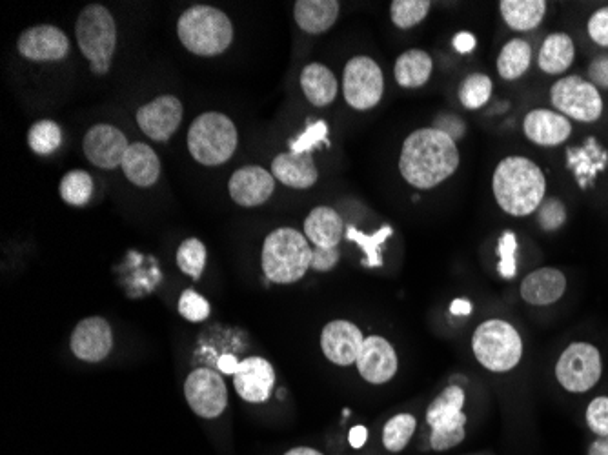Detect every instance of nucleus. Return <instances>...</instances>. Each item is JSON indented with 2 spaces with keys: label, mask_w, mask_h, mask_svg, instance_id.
I'll use <instances>...</instances> for the list:
<instances>
[{
  "label": "nucleus",
  "mask_w": 608,
  "mask_h": 455,
  "mask_svg": "<svg viewBox=\"0 0 608 455\" xmlns=\"http://www.w3.org/2000/svg\"><path fill=\"white\" fill-rule=\"evenodd\" d=\"M459 162L456 141L432 126L406 137L399 155V172L417 190H432L457 172Z\"/></svg>",
  "instance_id": "f257e3e1"
},
{
  "label": "nucleus",
  "mask_w": 608,
  "mask_h": 455,
  "mask_svg": "<svg viewBox=\"0 0 608 455\" xmlns=\"http://www.w3.org/2000/svg\"><path fill=\"white\" fill-rule=\"evenodd\" d=\"M492 192L503 212L528 217L547 199V177L536 162L512 155L497 164Z\"/></svg>",
  "instance_id": "f03ea898"
},
{
  "label": "nucleus",
  "mask_w": 608,
  "mask_h": 455,
  "mask_svg": "<svg viewBox=\"0 0 608 455\" xmlns=\"http://www.w3.org/2000/svg\"><path fill=\"white\" fill-rule=\"evenodd\" d=\"M312 253L306 235L294 228H277L264 239V275L272 283H297L310 270Z\"/></svg>",
  "instance_id": "7ed1b4c3"
},
{
  "label": "nucleus",
  "mask_w": 608,
  "mask_h": 455,
  "mask_svg": "<svg viewBox=\"0 0 608 455\" xmlns=\"http://www.w3.org/2000/svg\"><path fill=\"white\" fill-rule=\"evenodd\" d=\"M177 35L193 55L215 57L230 48L234 41V26L217 8L192 6L181 15Z\"/></svg>",
  "instance_id": "20e7f679"
},
{
  "label": "nucleus",
  "mask_w": 608,
  "mask_h": 455,
  "mask_svg": "<svg viewBox=\"0 0 608 455\" xmlns=\"http://www.w3.org/2000/svg\"><path fill=\"white\" fill-rule=\"evenodd\" d=\"M472 352L481 366L494 374H505L521 363L523 339L512 324L490 319L479 324L472 335Z\"/></svg>",
  "instance_id": "39448f33"
},
{
  "label": "nucleus",
  "mask_w": 608,
  "mask_h": 455,
  "mask_svg": "<svg viewBox=\"0 0 608 455\" xmlns=\"http://www.w3.org/2000/svg\"><path fill=\"white\" fill-rule=\"evenodd\" d=\"M75 35L82 55L92 62L93 73H108L117 46V26L108 8L101 4L86 6L75 24Z\"/></svg>",
  "instance_id": "423d86ee"
},
{
  "label": "nucleus",
  "mask_w": 608,
  "mask_h": 455,
  "mask_svg": "<svg viewBox=\"0 0 608 455\" xmlns=\"http://www.w3.org/2000/svg\"><path fill=\"white\" fill-rule=\"evenodd\" d=\"M235 148V124L223 113H203L192 122L188 132V150L195 161L204 166H219L232 159Z\"/></svg>",
  "instance_id": "0eeeda50"
},
{
  "label": "nucleus",
  "mask_w": 608,
  "mask_h": 455,
  "mask_svg": "<svg viewBox=\"0 0 608 455\" xmlns=\"http://www.w3.org/2000/svg\"><path fill=\"white\" fill-rule=\"evenodd\" d=\"M467 395L461 386H446L426 410V423L430 426V446L437 452L456 448L467 435L465 415Z\"/></svg>",
  "instance_id": "6e6552de"
},
{
  "label": "nucleus",
  "mask_w": 608,
  "mask_h": 455,
  "mask_svg": "<svg viewBox=\"0 0 608 455\" xmlns=\"http://www.w3.org/2000/svg\"><path fill=\"white\" fill-rule=\"evenodd\" d=\"M550 102L556 112L570 121L592 124L601 119L605 102L598 88L579 75H567L550 88Z\"/></svg>",
  "instance_id": "1a4fd4ad"
},
{
  "label": "nucleus",
  "mask_w": 608,
  "mask_h": 455,
  "mask_svg": "<svg viewBox=\"0 0 608 455\" xmlns=\"http://www.w3.org/2000/svg\"><path fill=\"white\" fill-rule=\"evenodd\" d=\"M603 374L601 354L594 344H568L556 363V379L570 394H587Z\"/></svg>",
  "instance_id": "9d476101"
},
{
  "label": "nucleus",
  "mask_w": 608,
  "mask_h": 455,
  "mask_svg": "<svg viewBox=\"0 0 608 455\" xmlns=\"http://www.w3.org/2000/svg\"><path fill=\"white\" fill-rule=\"evenodd\" d=\"M345 101L359 112L375 108L385 93V77L381 66L365 55L350 59L343 71Z\"/></svg>",
  "instance_id": "9b49d317"
},
{
  "label": "nucleus",
  "mask_w": 608,
  "mask_h": 455,
  "mask_svg": "<svg viewBox=\"0 0 608 455\" xmlns=\"http://www.w3.org/2000/svg\"><path fill=\"white\" fill-rule=\"evenodd\" d=\"M184 395L193 412L204 419L219 417L228 405V392L223 377L210 368H199L188 375L184 383Z\"/></svg>",
  "instance_id": "f8f14e48"
},
{
  "label": "nucleus",
  "mask_w": 608,
  "mask_h": 455,
  "mask_svg": "<svg viewBox=\"0 0 608 455\" xmlns=\"http://www.w3.org/2000/svg\"><path fill=\"white\" fill-rule=\"evenodd\" d=\"M130 144L126 135L112 124H97L86 133L82 150L88 161L102 170H113L121 166Z\"/></svg>",
  "instance_id": "ddd939ff"
},
{
  "label": "nucleus",
  "mask_w": 608,
  "mask_h": 455,
  "mask_svg": "<svg viewBox=\"0 0 608 455\" xmlns=\"http://www.w3.org/2000/svg\"><path fill=\"white\" fill-rule=\"evenodd\" d=\"M137 122L142 132L153 141H168L183 122V104L173 95L157 97L139 108Z\"/></svg>",
  "instance_id": "4468645a"
},
{
  "label": "nucleus",
  "mask_w": 608,
  "mask_h": 455,
  "mask_svg": "<svg viewBox=\"0 0 608 455\" xmlns=\"http://www.w3.org/2000/svg\"><path fill=\"white\" fill-rule=\"evenodd\" d=\"M357 370L372 385H385L397 374V354L385 337H366L357 355Z\"/></svg>",
  "instance_id": "2eb2a0df"
},
{
  "label": "nucleus",
  "mask_w": 608,
  "mask_h": 455,
  "mask_svg": "<svg viewBox=\"0 0 608 455\" xmlns=\"http://www.w3.org/2000/svg\"><path fill=\"white\" fill-rule=\"evenodd\" d=\"M19 53L28 61H62L70 53V41L66 33L55 26H35L22 33Z\"/></svg>",
  "instance_id": "dca6fc26"
},
{
  "label": "nucleus",
  "mask_w": 608,
  "mask_h": 455,
  "mask_svg": "<svg viewBox=\"0 0 608 455\" xmlns=\"http://www.w3.org/2000/svg\"><path fill=\"white\" fill-rule=\"evenodd\" d=\"M112 348V328L102 317L84 319L71 335V352L88 363H99L106 359Z\"/></svg>",
  "instance_id": "f3484780"
},
{
  "label": "nucleus",
  "mask_w": 608,
  "mask_h": 455,
  "mask_svg": "<svg viewBox=\"0 0 608 455\" xmlns=\"http://www.w3.org/2000/svg\"><path fill=\"white\" fill-rule=\"evenodd\" d=\"M365 343L363 332L348 321H332L321 334V348L328 361L337 366H350L357 361L361 346Z\"/></svg>",
  "instance_id": "a211bd4d"
},
{
  "label": "nucleus",
  "mask_w": 608,
  "mask_h": 455,
  "mask_svg": "<svg viewBox=\"0 0 608 455\" xmlns=\"http://www.w3.org/2000/svg\"><path fill=\"white\" fill-rule=\"evenodd\" d=\"M275 385L274 366L263 357H248L234 374L237 394L248 403H264L270 399Z\"/></svg>",
  "instance_id": "6ab92c4d"
},
{
  "label": "nucleus",
  "mask_w": 608,
  "mask_h": 455,
  "mask_svg": "<svg viewBox=\"0 0 608 455\" xmlns=\"http://www.w3.org/2000/svg\"><path fill=\"white\" fill-rule=\"evenodd\" d=\"M523 133L528 141L538 146L556 148L567 142L572 135V122L556 110L538 108L525 115Z\"/></svg>",
  "instance_id": "aec40b11"
},
{
  "label": "nucleus",
  "mask_w": 608,
  "mask_h": 455,
  "mask_svg": "<svg viewBox=\"0 0 608 455\" xmlns=\"http://www.w3.org/2000/svg\"><path fill=\"white\" fill-rule=\"evenodd\" d=\"M275 177L261 166H244L232 175L228 190L239 206L254 208L266 203L275 190Z\"/></svg>",
  "instance_id": "412c9836"
},
{
  "label": "nucleus",
  "mask_w": 608,
  "mask_h": 455,
  "mask_svg": "<svg viewBox=\"0 0 608 455\" xmlns=\"http://www.w3.org/2000/svg\"><path fill=\"white\" fill-rule=\"evenodd\" d=\"M567 292V277L558 268H539L523 279L519 294L530 306H550L558 303Z\"/></svg>",
  "instance_id": "4be33fe9"
},
{
  "label": "nucleus",
  "mask_w": 608,
  "mask_h": 455,
  "mask_svg": "<svg viewBox=\"0 0 608 455\" xmlns=\"http://www.w3.org/2000/svg\"><path fill=\"white\" fill-rule=\"evenodd\" d=\"M275 181L283 182L295 190L312 188L319 179L312 153H281L272 162Z\"/></svg>",
  "instance_id": "5701e85b"
},
{
  "label": "nucleus",
  "mask_w": 608,
  "mask_h": 455,
  "mask_svg": "<svg viewBox=\"0 0 608 455\" xmlns=\"http://www.w3.org/2000/svg\"><path fill=\"white\" fill-rule=\"evenodd\" d=\"M122 172L128 181L139 188H150L161 175V161L157 153L144 142H133L124 155Z\"/></svg>",
  "instance_id": "b1692460"
},
{
  "label": "nucleus",
  "mask_w": 608,
  "mask_h": 455,
  "mask_svg": "<svg viewBox=\"0 0 608 455\" xmlns=\"http://www.w3.org/2000/svg\"><path fill=\"white\" fill-rule=\"evenodd\" d=\"M304 235L319 248H335L345 237V223L332 208L319 206L306 217Z\"/></svg>",
  "instance_id": "393cba45"
},
{
  "label": "nucleus",
  "mask_w": 608,
  "mask_h": 455,
  "mask_svg": "<svg viewBox=\"0 0 608 455\" xmlns=\"http://www.w3.org/2000/svg\"><path fill=\"white\" fill-rule=\"evenodd\" d=\"M576 59V44L563 31L550 33L545 37L538 53L539 70L547 75H563L570 70Z\"/></svg>",
  "instance_id": "a878e982"
},
{
  "label": "nucleus",
  "mask_w": 608,
  "mask_h": 455,
  "mask_svg": "<svg viewBox=\"0 0 608 455\" xmlns=\"http://www.w3.org/2000/svg\"><path fill=\"white\" fill-rule=\"evenodd\" d=\"M294 6L297 26L310 35L330 30L339 17L337 0H297Z\"/></svg>",
  "instance_id": "bb28decb"
},
{
  "label": "nucleus",
  "mask_w": 608,
  "mask_h": 455,
  "mask_svg": "<svg viewBox=\"0 0 608 455\" xmlns=\"http://www.w3.org/2000/svg\"><path fill=\"white\" fill-rule=\"evenodd\" d=\"M301 88L308 101L317 108H325L335 101L339 84L330 68H326L325 64L312 62L301 71Z\"/></svg>",
  "instance_id": "cd10ccee"
},
{
  "label": "nucleus",
  "mask_w": 608,
  "mask_h": 455,
  "mask_svg": "<svg viewBox=\"0 0 608 455\" xmlns=\"http://www.w3.org/2000/svg\"><path fill=\"white\" fill-rule=\"evenodd\" d=\"M545 0H503L499 11L508 28L514 31H534L547 15Z\"/></svg>",
  "instance_id": "c85d7f7f"
},
{
  "label": "nucleus",
  "mask_w": 608,
  "mask_h": 455,
  "mask_svg": "<svg viewBox=\"0 0 608 455\" xmlns=\"http://www.w3.org/2000/svg\"><path fill=\"white\" fill-rule=\"evenodd\" d=\"M567 164L576 175L578 184L587 188L588 182L594 181L596 175L607 168L608 155L598 142L590 139L581 148L568 150Z\"/></svg>",
  "instance_id": "c756f323"
},
{
  "label": "nucleus",
  "mask_w": 608,
  "mask_h": 455,
  "mask_svg": "<svg viewBox=\"0 0 608 455\" xmlns=\"http://www.w3.org/2000/svg\"><path fill=\"white\" fill-rule=\"evenodd\" d=\"M434 71L432 57L423 50H408L397 57L394 75L401 88H421L430 81Z\"/></svg>",
  "instance_id": "7c9ffc66"
},
{
  "label": "nucleus",
  "mask_w": 608,
  "mask_h": 455,
  "mask_svg": "<svg viewBox=\"0 0 608 455\" xmlns=\"http://www.w3.org/2000/svg\"><path fill=\"white\" fill-rule=\"evenodd\" d=\"M532 64V46L525 39L508 41L497 57V73L505 81L521 79Z\"/></svg>",
  "instance_id": "2f4dec72"
},
{
  "label": "nucleus",
  "mask_w": 608,
  "mask_h": 455,
  "mask_svg": "<svg viewBox=\"0 0 608 455\" xmlns=\"http://www.w3.org/2000/svg\"><path fill=\"white\" fill-rule=\"evenodd\" d=\"M392 233L394 230L390 226H383L379 232L372 233V235H366V233L359 232L354 226H350L346 230V241L357 244L365 252L366 257L363 259L365 266L379 268V266H383L381 246Z\"/></svg>",
  "instance_id": "473e14b6"
},
{
  "label": "nucleus",
  "mask_w": 608,
  "mask_h": 455,
  "mask_svg": "<svg viewBox=\"0 0 608 455\" xmlns=\"http://www.w3.org/2000/svg\"><path fill=\"white\" fill-rule=\"evenodd\" d=\"M494 91V82L485 73H472L459 84V102L467 110L483 108Z\"/></svg>",
  "instance_id": "72a5a7b5"
},
{
  "label": "nucleus",
  "mask_w": 608,
  "mask_h": 455,
  "mask_svg": "<svg viewBox=\"0 0 608 455\" xmlns=\"http://www.w3.org/2000/svg\"><path fill=\"white\" fill-rule=\"evenodd\" d=\"M417 419L412 414H397L386 423L383 430V443L388 452H401L410 443L416 432Z\"/></svg>",
  "instance_id": "f704fd0d"
},
{
  "label": "nucleus",
  "mask_w": 608,
  "mask_h": 455,
  "mask_svg": "<svg viewBox=\"0 0 608 455\" xmlns=\"http://www.w3.org/2000/svg\"><path fill=\"white\" fill-rule=\"evenodd\" d=\"M430 8V0H394L390 4V19L399 30H410L425 21Z\"/></svg>",
  "instance_id": "c9c22d12"
},
{
  "label": "nucleus",
  "mask_w": 608,
  "mask_h": 455,
  "mask_svg": "<svg viewBox=\"0 0 608 455\" xmlns=\"http://www.w3.org/2000/svg\"><path fill=\"white\" fill-rule=\"evenodd\" d=\"M93 193L92 175L82 170L66 173L61 181L62 201L70 206H84L90 203Z\"/></svg>",
  "instance_id": "e433bc0d"
},
{
  "label": "nucleus",
  "mask_w": 608,
  "mask_h": 455,
  "mask_svg": "<svg viewBox=\"0 0 608 455\" xmlns=\"http://www.w3.org/2000/svg\"><path fill=\"white\" fill-rule=\"evenodd\" d=\"M61 142L62 133L57 122H35L28 132V144L37 155H50L55 150H59Z\"/></svg>",
  "instance_id": "4c0bfd02"
},
{
  "label": "nucleus",
  "mask_w": 608,
  "mask_h": 455,
  "mask_svg": "<svg viewBox=\"0 0 608 455\" xmlns=\"http://www.w3.org/2000/svg\"><path fill=\"white\" fill-rule=\"evenodd\" d=\"M177 264L186 275L192 279H201L204 264H206V248L199 239H186L179 252H177Z\"/></svg>",
  "instance_id": "58836bf2"
},
{
  "label": "nucleus",
  "mask_w": 608,
  "mask_h": 455,
  "mask_svg": "<svg viewBox=\"0 0 608 455\" xmlns=\"http://www.w3.org/2000/svg\"><path fill=\"white\" fill-rule=\"evenodd\" d=\"M543 232H558L567 223V206L558 197H547L536 212Z\"/></svg>",
  "instance_id": "ea45409f"
},
{
  "label": "nucleus",
  "mask_w": 608,
  "mask_h": 455,
  "mask_svg": "<svg viewBox=\"0 0 608 455\" xmlns=\"http://www.w3.org/2000/svg\"><path fill=\"white\" fill-rule=\"evenodd\" d=\"M499 253V273L505 279H514L517 273V237L514 232H505L497 243Z\"/></svg>",
  "instance_id": "a19ab883"
},
{
  "label": "nucleus",
  "mask_w": 608,
  "mask_h": 455,
  "mask_svg": "<svg viewBox=\"0 0 608 455\" xmlns=\"http://www.w3.org/2000/svg\"><path fill=\"white\" fill-rule=\"evenodd\" d=\"M328 142V126L325 121H317L308 126L295 141L290 142L292 153H312L315 146Z\"/></svg>",
  "instance_id": "79ce46f5"
},
{
  "label": "nucleus",
  "mask_w": 608,
  "mask_h": 455,
  "mask_svg": "<svg viewBox=\"0 0 608 455\" xmlns=\"http://www.w3.org/2000/svg\"><path fill=\"white\" fill-rule=\"evenodd\" d=\"M179 312L186 321L201 323L204 319H208V315H210V304L197 292L186 290L179 299Z\"/></svg>",
  "instance_id": "37998d69"
},
{
  "label": "nucleus",
  "mask_w": 608,
  "mask_h": 455,
  "mask_svg": "<svg viewBox=\"0 0 608 455\" xmlns=\"http://www.w3.org/2000/svg\"><path fill=\"white\" fill-rule=\"evenodd\" d=\"M587 425L598 437L608 435V397L599 395L588 403Z\"/></svg>",
  "instance_id": "c03bdc74"
},
{
  "label": "nucleus",
  "mask_w": 608,
  "mask_h": 455,
  "mask_svg": "<svg viewBox=\"0 0 608 455\" xmlns=\"http://www.w3.org/2000/svg\"><path fill=\"white\" fill-rule=\"evenodd\" d=\"M588 37L601 48H608V6L594 11L587 21Z\"/></svg>",
  "instance_id": "a18cd8bd"
},
{
  "label": "nucleus",
  "mask_w": 608,
  "mask_h": 455,
  "mask_svg": "<svg viewBox=\"0 0 608 455\" xmlns=\"http://www.w3.org/2000/svg\"><path fill=\"white\" fill-rule=\"evenodd\" d=\"M434 128L448 135L452 141L463 139V135L467 132L465 121L459 115H456V113H441V115H437V119L434 121Z\"/></svg>",
  "instance_id": "49530a36"
},
{
  "label": "nucleus",
  "mask_w": 608,
  "mask_h": 455,
  "mask_svg": "<svg viewBox=\"0 0 608 455\" xmlns=\"http://www.w3.org/2000/svg\"><path fill=\"white\" fill-rule=\"evenodd\" d=\"M341 259V252L339 248H319L315 246L314 253H312V270L315 272H330L334 270L337 263Z\"/></svg>",
  "instance_id": "de8ad7c7"
},
{
  "label": "nucleus",
  "mask_w": 608,
  "mask_h": 455,
  "mask_svg": "<svg viewBox=\"0 0 608 455\" xmlns=\"http://www.w3.org/2000/svg\"><path fill=\"white\" fill-rule=\"evenodd\" d=\"M588 81L598 90H608V53L599 55L588 64Z\"/></svg>",
  "instance_id": "09e8293b"
},
{
  "label": "nucleus",
  "mask_w": 608,
  "mask_h": 455,
  "mask_svg": "<svg viewBox=\"0 0 608 455\" xmlns=\"http://www.w3.org/2000/svg\"><path fill=\"white\" fill-rule=\"evenodd\" d=\"M452 44H454L457 53H472L474 48H476L477 41L472 33L461 31V33H457L456 37H454Z\"/></svg>",
  "instance_id": "8fccbe9b"
},
{
  "label": "nucleus",
  "mask_w": 608,
  "mask_h": 455,
  "mask_svg": "<svg viewBox=\"0 0 608 455\" xmlns=\"http://www.w3.org/2000/svg\"><path fill=\"white\" fill-rule=\"evenodd\" d=\"M366 439H368V430H366L365 426H354L350 430V435H348L350 445H352V448H357V450L365 446Z\"/></svg>",
  "instance_id": "3c124183"
},
{
  "label": "nucleus",
  "mask_w": 608,
  "mask_h": 455,
  "mask_svg": "<svg viewBox=\"0 0 608 455\" xmlns=\"http://www.w3.org/2000/svg\"><path fill=\"white\" fill-rule=\"evenodd\" d=\"M237 368H239V361L235 359L234 355L224 354L223 357L219 359V370H221L223 374H235Z\"/></svg>",
  "instance_id": "603ef678"
},
{
  "label": "nucleus",
  "mask_w": 608,
  "mask_h": 455,
  "mask_svg": "<svg viewBox=\"0 0 608 455\" xmlns=\"http://www.w3.org/2000/svg\"><path fill=\"white\" fill-rule=\"evenodd\" d=\"M588 455H608V435L607 437H598L588 448Z\"/></svg>",
  "instance_id": "864d4df0"
},
{
  "label": "nucleus",
  "mask_w": 608,
  "mask_h": 455,
  "mask_svg": "<svg viewBox=\"0 0 608 455\" xmlns=\"http://www.w3.org/2000/svg\"><path fill=\"white\" fill-rule=\"evenodd\" d=\"M450 312L454 315H470L472 304L467 299H456L450 306Z\"/></svg>",
  "instance_id": "5fc2aeb1"
},
{
  "label": "nucleus",
  "mask_w": 608,
  "mask_h": 455,
  "mask_svg": "<svg viewBox=\"0 0 608 455\" xmlns=\"http://www.w3.org/2000/svg\"><path fill=\"white\" fill-rule=\"evenodd\" d=\"M284 455H323L321 452H317L314 448H306V446H299V448H294V450H290V452H286Z\"/></svg>",
  "instance_id": "6e6d98bb"
}]
</instances>
